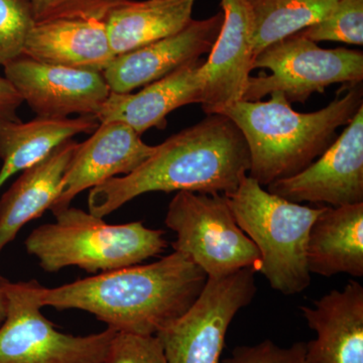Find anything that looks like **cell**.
I'll return each mask as SVG.
<instances>
[{
  "label": "cell",
  "instance_id": "6da1fadb",
  "mask_svg": "<svg viewBox=\"0 0 363 363\" xmlns=\"http://www.w3.org/2000/svg\"><path fill=\"white\" fill-rule=\"evenodd\" d=\"M208 277L187 255L174 252L145 266L124 267L58 288L35 279L40 308L90 313L117 332L157 335L188 311Z\"/></svg>",
  "mask_w": 363,
  "mask_h": 363
},
{
  "label": "cell",
  "instance_id": "7a4b0ae2",
  "mask_svg": "<svg viewBox=\"0 0 363 363\" xmlns=\"http://www.w3.org/2000/svg\"><path fill=\"white\" fill-rule=\"evenodd\" d=\"M250 169V150L240 128L225 116L210 114L157 145L133 173L90 189L88 208L104 218L147 193L230 195Z\"/></svg>",
  "mask_w": 363,
  "mask_h": 363
},
{
  "label": "cell",
  "instance_id": "3957f363",
  "mask_svg": "<svg viewBox=\"0 0 363 363\" xmlns=\"http://www.w3.org/2000/svg\"><path fill=\"white\" fill-rule=\"evenodd\" d=\"M267 101H240L219 114L240 128L250 156V177L262 186L290 178L309 167L337 138L363 106L362 84L348 88L320 111H294L281 92Z\"/></svg>",
  "mask_w": 363,
  "mask_h": 363
},
{
  "label": "cell",
  "instance_id": "277c9868",
  "mask_svg": "<svg viewBox=\"0 0 363 363\" xmlns=\"http://www.w3.org/2000/svg\"><path fill=\"white\" fill-rule=\"evenodd\" d=\"M56 221L33 229L25 241L26 252L48 272L77 267L88 274L136 266L168 247L164 233L142 221L109 224L79 208L52 210Z\"/></svg>",
  "mask_w": 363,
  "mask_h": 363
},
{
  "label": "cell",
  "instance_id": "5b68a950",
  "mask_svg": "<svg viewBox=\"0 0 363 363\" xmlns=\"http://www.w3.org/2000/svg\"><path fill=\"white\" fill-rule=\"evenodd\" d=\"M226 197L238 225L259 250V272L272 288L286 296L305 291L311 284L308 238L324 207L288 201L247 175Z\"/></svg>",
  "mask_w": 363,
  "mask_h": 363
},
{
  "label": "cell",
  "instance_id": "8992f818",
  "mask_svg": "<svg viewBox=\"0 0 363 363\" xmlns=\"http://www.w3.org/2000/svg\"><path fill=\"white\" fill-rule=\"evenodd\" d=\"M164 223L177 235L174 252L187 255L209 279L253 267L259 252L240 228L223 194L181 191L169 202Z\"/></svg>",
  "mask_w": 363,
  "mask_h": 363
},
{
  "label": "cell",
  "instance_id": "52a82bcc",
  "mask_svg": "<svg viewBox=\"0 0 363 363\" xmlns=\"http://www.w3.org/2000/svg\"><path fill=\"white\" fill-rule=\"evenodd\" d=\"M252 68L269 69L272 74L250 77L242 101H259L272 92H281L289 104H305L330 85L362 84L363 52L323 49L298 33L262 50L253 60Z\"/></svg>",
  "mask_w": 363,
  "mask_h": 363
},
{
  "label": "cell",
  "instance_id": "ba28073f",
  "mask_svg": "<svg viewBox=\"0 0 363 363\" xmlns=\"http://www.w3.org/2000/svg\"><path fill=\"white\" fill-rule=\"evenodd\" d=\"M35 279L11 281L0 276L7 298L0 326V363H104L114 329L75 336L57 330L40 312L33 294Z\"/></svg>",
  "mask_w": 363,
  "mask_h": 363
},
{
  "label": "cell",
  "instance_id": "9c48e42d",
  "mask_svg": "<svg viewBox=\"0 0 363 363\" xmlns=\"http://www.w3.org/2000/svg\"><path fill=\"white\" fill-rule=\"evenodd\" d=\"M253 267L207 279L194 304L157 334L168 363H220L233 318L257 294Z\"/></svg>",
  "mask_w": 363,
  "mask_h": 363
},
{
  "label": "cell",
  "instance_id": "30bf717a",
  "mask_svg": "<svg viewBox=\"0 0 363 363\" xmlns=\"http://www.w3.org/2000/svg\"><path fill=\"white\" fill-rule=\"evenodd\" d=\"M288 201L332 207L363 203V106L323 154L300 173L269 184Z\"/></svg>",
  "mask_w": 363,
  "mask_h": 363
},
{
  "label": "cell",
  "instance_id": "8fae6325",
  "mask_svg": "<svg viewBox=\"0 0 363 363\" xmlns=\"http://www.w3.org/2000/svg\"><path fill=\"white\" fill-rule=\"evenodd\" d=\"M4 71L38 117L96 116L111 93L99 72L48 65L23 55L7 63Z\"/></svg>",
  "mask_w": 363,
  "mask_h": 363
},
{
  "label": "cell",
  "instance_id": "7c38bea8",
  "mask_svg": "<svg viewBox=\"0 0 363 363\" xmlns=\"http://www.w3.org/2000/svg\"><path fill=\"white\" fill-rule=\"evenodd\" d=\"M223 18L220 11L205 20H192L175 35L116 56L102 73L111 93H131L209 54Z\"/></svg>",
  "mask_w": 363,
  "mask_h": 363
},
{
  "label": "cell",
  "instance_id": "4fadbf2b",
  "mask_svg": "<svg viewBox=\"0 0 363 363\" xmlns=\"http://www.w3.org/2000/svg\"><path fill=\"white\" fill-rule=\"evenodd\" d=\"M157 145L143 142L130 126L121 123H101L84 143H78L67 166L61 192L50 210L70 206L72 200L87 189L128 175L152 157Z\"/></svg>",
  "mask_w": 363,
  "mask_h": 363
},
{
  "label": "cell",
  "instance_id": "5bb4252c",
  "mask_svg": "<svg viewBox=\"0 0 363 363\" xmlns=\"http://www.w3.org/2000/svg\"><path fill=\"white\" fill-rule=\"evenodd\" d=\"M223 23L204 61L202 108L207 116L242 101L253 70V21L245 0H220Z\"/></svg>",
  "mask_w": 363,
  "mask_h": 363
},
{
  "label": "cell",
  "instance_id": "9a60e30c",
  "mask_svg": "<svg viewBox=\"0 0 363 363\" xmlns=\"http://www.w3.org/2000/svg\"><path fill=\"white\" fill-rule=\"evenodd\" d=\"M205 60L181 67L140 92L111 93L97 113L99 123H121L142 135L152 128L164 130L167 116L185 105L202 104Z\"/></svg>",
  "mask_w": 363,
  "mask_h": 363
},
{
  "label": "cell",
  "instance_id": "2e32d148",
  "mask_svg": "<svg viewBox=\"0 0 363 363\" xmlns=\"http://www.w3.org/2000/svg\"><path fill=\"white\" fill-rule=\"evenodd\" d=\"M300 309L316 332L306 343V363H363V286L358 281Z\"/></svg>",
  "mask_w": 363,
  "mask_h": 363
},
{
  "label": "cell",
  "instance_id": "e0dca14e",
  "mask_svg": "<svg viewBox=\"0 0 363 363\" xmlns=\"http://www.w3.org/2000/svg\"><path fill=\"white\" fill-rule=\"evenodd\" d=\"M23 56L48 64L104 73L116 58L104 21L56 20L35 23Z\"/></svg>",
  "mask_w": 363,
  "mask_h": 363
},
{
  "label": "cell",
  "instance_id": "ac0fdd59",
  "mask_svg": "<svg viewBox=\"0 0 363 363\" xmlns=\"http://www.w3.org/2000/svg\"><path fill=\"white\" fill-rule=\"evenodd\" d=\"M78 143L66 140L49 156L23 171L0 198V253L21 228L51 209L61 192L62 180Z\"/></svg>",
  "mask_w": 363,
  "mask_h": 363
},
{
  "label": "cell",
  "instance_id": "d6986e66",
  "mask_svg": "<svg viewBox=\"0 0 363 363\" xmlns=\"http://www.w3.org/2000/svg\"><path fill=\"white\" fill-rule=\"evenodd\" d=\"M310 274L325 278L339 274L363 276V203L324 207L307 243Z\"/></svg>",
  "mask_w": 363,
  "mask_h": 363
},
{
  "label": "cell",
  "instance_id": "ffe728a7",
  "mask_svg": "<svg viewBox=\"0 0 363 363\" xmlns=\"http://www.w3.org/2000/svg\"><path fill=\"white\" fill-rule=\"evenodd\" d=\"M99 124L94 116H37L28 123L0 119V189L16 173L49 156L61 143L81 133H94Z\"/></svg>",
  "mask_w": 363,
  "mask_h": 363
},
{
  "label": "cell",
  "instance_id": "44dd1931",
  "mask_svg": "<svg viewBox=\"0 0 363 363\" xmlns=\"http://www.w3.org/2000/svg\"><path fill=\"white\" fill-rule=\"evenodd\" d=\"M195 0H123L105 18L116 56L181 32L192 21Z\"/></svg>",
  "mask_w": 363,
  "mask_h": 363
},
{
  "label": "cell",
  "instance_id": "7402d4cb",
  "mask_svg": "<svg viewBox=\"0 0 363 363\" xmlns=\"http://www.w3.org/2000/svg\"><path fill=\"white\" fill-rule=\"evenodd\" d=\"M253 21L255 58L279 40L326 18L338 0H245Z\"/></svg>",
  "mask_w": 363,
  "mask_h": 363
},
{
  "label": "cell",
  "instance_id": "603a6c76",
  "mask_svg": "<svg viewBox=\"0 0 363 363\" xmlns=\"http://www.w3.org/2000/svg\"><path fill=\"white\" fill-rule=\"evenodd\" d=\"M300 33L315 43L340 42L362 45L363 0H338L326 18Z\"/></svg>",
  "mask_w": 363,
  "mask_h": 363
},
{
  "label": "cell",
  "instance_id": "cb8c5ba5",
  "mask_svg": "<svg viewBox=\"0 0 363 363\" xmlns=\"http://www.w3.org/2000/svg\"><path fill=\"white\" fill-rule=\"evenodd\" d=\"M35 23L30 0H0V68L23 55Z\"/></svg>",
  "mask_w": 363,
  "mask_h": 363
},
{
  "label": "cell",
  "instance_id": "d4e9b609",
  "mask_svg": "<svg viewBox=\"0 0 363 363\" xmlns=\"http://www.w3.org/2000/svg\"><path fill=\"white\" fill-rule=\"evenodd\" d=\"M123 0H30L35 23L56 20L104 21Z\"/></svg>",
  "mask_w": 363,
  "mask_h": 363
},
{
  "label": "cell",
  "instance_id": "484cf974",
  "mask_svg": "<svg viewBox=\"0 0 363 363\" xmlns=\"http://www.w3.org/2000/svg\"><path fill=\"white\" fill-rule=\"evenodd\" d=\"M104 363H168L157 335L117 332Z\"/></svg>",
  "mask_w": 363,
  "mask_h": 363
},
{
  "label": "cell",
  "instance_id": "4316f807",
  "mask_svg": "<svg viewBox=\"0 0 363 363\" xmlns=\"http://www.w3.org/2000/svg\"><path fill=\"white\" fill-rule=\"evenodd\" d=\"M306 350L304 342L281 347L271 340H264L257 345L238 346L223 363H306Z\"/></svg>",
  "mask_w": 363,
  "mask_h": 363
},
{
  "label": "cell",
  "instance_id": "83f0119b",
  "mask_svg": "<svg viewBox=\"0 0 363 363\" xmlns=\"http://www.w3.org/2000/svg\"><path fill=\"white\" fill-rule=\"evenodd\" d=\"M23 104L21 95L6 77L0 76V119L21 121L18 108Z\"/></svg>",
  "mask_w": 363,
  "mask_h": 363
},
{
  "label": "cell",
  "instance_id": "f1b7e54d",
  "mask_svg": "<svg viewBox=\"0 0 363 363\" xmlns=\"http://www.w3.org/2000/svg\"><path fill=\"white\" fill-rule=\"evenodd\" d=\"M7 314V298L2 289L0 288V326L6 320Z\"/></svg>",
  "mask_w": 363,
  "mask_h": 363
}]
</instances>
